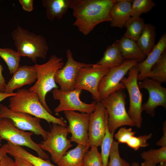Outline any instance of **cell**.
<instances>
[{
	"label": "cell",
	"instance_id": "6da1fadb",
	"mask_svg": "<svg viewBox=\"0 0 166 166\" xmlns=\"http://www.w3.org/2000/svg\"><path fill=\"white\" fill-rule=\"evenodd\" d=\"M116 2V0H70L69 8L76 19L73 25L88 35L99 24L110 22V11Z\"/></svg>",
	"mask_w": 166,
	"mask_h": 166
},
{
	"label": "cell",
	"instance_id": "7a4b0ae2",
	"mask_svg": "<svg viewBox=\"0 0 166 166\" xmlns=\"http://www.w3.org/2000/svg\"><path fill=\"white\" fill-rule=\"evenodd\" d=\"M8 108L15 112L26 113L44 119L49 123L67 126L64 119L56 117L49 112L40 102L38 95L29 89H18L15 95L10 97Z\"/></svg>",
	"mask_w": 166,
	"mask_h": 166
},
{
	"label": "cell",
	"instance_id": "3957f363",
	"mask_svg": "<svg viewBox=\"0 0 166 166\" xmlns=\"http://www.w3.org/2000/svg\"><path fill=\"white\" fill-rule=\"evenodd\" d=\"M64 65L62 57L53 54L45 63L36 64L34 65L37 72V77L35 84L29 89L38 95L43 107L51 114L53 113L46 103V96L47 93L52 89L58 88L55 81V76L57 71Z\"/></svg>",
	"mask_w": 166,
	"mask_h": 166
},
{
	"label": "cell",
	"instance_id": "277c9868",
	"mask_svg": "<svg viewBox=\"0 0 166 166\" xmlns=\"http://www.w3.org/2000/svg\"><path fill=\"white\" fill-rule=\"evenodd\" d=\"M11 36L20 57H27L36 63L38 58H46L49 47L45 38L41 35L18 25L12 32Z\"/></svg>",
	"mask_w": 166,
	"mask_h": 166
},
{
	"label": "cell",
	"instance_id": "5b68a950",
	"mask_svg": "<svg viewBox=\"0 0 166 166\" xmlns=\"http://www.w3.org/2000/svg\"><path fill=\"white\" fill-rule=\"evenodd\" d=\"M126 97L123 89H121L101 101L108 112V127L111 133L114 134L118 128L124 126H134L126 110Z\"/></svg>",
	"mask_w": 166,
	"mask_h": 166
},
{
	"label": "cell",
	"instance_id": "8992f818",
	"mask_svg": "<svg viewBox=\"0 0 166 166\" xmlns=\"http://www.w3.org/2000/svg\"><path fill=\"white\" fill-rule=\"evenodd\" d=\"M32 132H26L17 128L13 121L6 118H0V136L11 143L20 146H25L35 151L38 156L45 160L49 156L41 148L40 144L31 138Z\"/></svg>",
	"mask_w": 166,
	"mask_h": 166
},
{
	"label": "cell",
	"instance_id": "52a82bcc",
	"mask_svg": "<svg viewBox=\"0 0 166 166\" xmlns=\"http://www.w3.org/2000/svg\"><path fill=\"white\" fill-rule=\"evenodd\" d=\"M138 73L136 65L134 66L129 69L128 77H124L121 82L124 85L129 95V107L128 114L134 126L140 128L143 120L141 116L143 95L138 86Z\"/></svg>",
	"mask_w": 166,
	"mask_h": 166
},
{
	"label": "cell",
	"instance_id": "ba28073f",
	"mask_svg": "<svg viewBox=\"0 0 166 166\" xmlns=\"http://www.w3.org/2000/svg\"><path fill=\"white\" fill-rule=\"evenodd\" d=\"M67 127L56 123H53L50 131L48 132L46 138L40 144L43 151L50 154L53 162L57 164L66 151L73 146L70 139Z\"/></svg>",
	"mask_w": 166,
	"mask_h": 166
},
{
	"label": "cell",
	"instance_id": "9c48e42d",
	"mask_svg": "<svg viewBox=\"0 0 166 166\" xmlns=\"http://www.w3.org/2000/svg\"><path fill=\"white\" fill-rule=\"evenodd\" d=\"M138 63L135 60H125L120 65L109 69L108 73L100 81L98 90L101 101L112 93L125 88L121 82L122 78L132 67Z\"/></svg>",
	"mask_w": 166,
	"mask_h": 166
},
{
	"label": "cell",
	"instance_id": "30bf717a",
	"mask_svg": "<svg viewBox=\"0 0 166 166\" xmlns=\"http://www.w3.org/2000/svg\"><path fill=\"white\" fill-rule=\"evenodd\" d=\"M109 69L95 64H89L79 71L74 85V89L85 90L91 93L93 99L101 101L98 90L99 83Z\"/></svg>",
	"mask_w": 166,
	"mask_h": 166
},
{
	"label": "cell",
	"instance_id": "8fae6325",
	"mask_svg": "<svg viewBox=\"0 0 166 166\" xmlns=\"http://www.w3.org/2000/svg\"><path fill=\"white\" fill-rule=\"evenodd\" d=\"M82 90L74 89L64 91L58 88L54 89L52 94L55 100H58L59 104L54 109V112L58 113L67 111H78L82 113L90 114L95 110L97 102L94 101L90 104L82 101L80 96Z\"/></svg>",
	"mask_w": 166,
	"mask_h": 166
},
{
	"label": "cell",
	"instance_id": "7c38bea8",
	"mask_svg": "<svg viewBox=\"0 0 166 166\" xmlns=\"http://www.w3.org/2000/svg\"><path fill=\"white\" fill-rule=\"evenodd\" d=\"M0 118L10 119L18 128L23 131H29L37 135H41L44 140L47 137L48 132L41 126V119L30 114L13 111L6 106L1 104Z\"/></svg>",
	"mask_w": 166,
	"mask_h": 166
},
{
	"label": "cell",
	"instance_id": "4fadbf2b",
	"mask_svg": "<svg viewBox=\"0 0 166 166\" xmlns=\"http://www.w3.org/2000/svg\"><path fill=\"white\" fill-rule=\"evenodd\" d=\"M108 113L101 101L97 102L95 111L90 114L88 127V143L89 148L101 146L104 138Z\"/></svg>",
	"mask_w": 166,
	"mask_h": 166
},
{
	"label": "cell",
	"instance_id": "5bb4252c",
	"mask_svg": "<svg viewBox=\"0 0 166 166\" xmlns=\"http://www.w3.org/2000/svg\"><path fill=\"white\" fill-rule=\"evenodd\" d=\"M140 89H146L149 93L147 101L142 104V110L152 117L155 115V109L159 106L166 108V88L159 82L147 78L138 83Z\"/></svg>",
	"mask_w": 166,
	"mask_h": 166
},
{
	"label": "cell",
	"instance_id": "9a60e30c",
	"mask_svg": "<svg viewBox=\"0 0 166 166\" xmlns=\"http://www.w3.org/2000/svg\"><path fill=\"white\" fill-rule=\"evenodd\" d=\"M69 124L67 127L71 134L70 140L77 144L88 145V127L90 114L79 113L74 111H64Z\"/></svg>",
	"mask_w": 166,
	"mask_h": 166
},
{
	"label": "cell",
	"instance_id": "2e32d148",
	"mask_svg": "<svg viewBox=\"0 0 166 166\" xmlns=\"http://www.w3.org/2000/svg\"><path fill=\"white\" fill-rule=\"evenodd\" d=\"M67 61L65 65L56 72L54 77L56 83H58L60 89L64 91L74 89L75 81L80 70L89 64L75 60L71 50L66 51Z\"/></svg>",
	"mask_w": 166,
	"mask_h": 166
},
{
	"label": "cell",
	"instance_id": "e0dca14e",
	"mask_svg": "<svg viewBox=\"0 0 166 166\" xmlns=\"http://www.w3.org/2000/svg\"><path fill=\"white\" fill-rule=\"evenodd\" d=\"M37 77V72L34 65H25L20 66L6 84L4 93H13L16 89L32 84L36 81Z\"/></svg>",
	"mask_w": 166,
	"mask_h": 166
},
{
	"label": "cell",
	"instance_id": "ac0fdd59",
	"mask_svg": "<svg viewBox=\"0 0 166 166\" xmlns=\"http://www.w3.org/2000/svg\"><path fill=\"white\" fill-rule=\"evenodd\" d=\"M166 34L164 33L160 37L158 42L155 45L145 60L136 65L138 73V81H141L148 77L152 67L166 50Z\"/></svg>",
	"mask_w": 166,
	"mask_h": 166
},
{
	"label": "cell",
	"instance_id": "d6986e66",
	"mask_svg": "<svg viewBox=\"0 0 166 166\" xmlns=\"http://www.w3.org/2000/svg\"><path fill=\"white\" fill-rule=\"evenodd\" d=\"M110 11V26L122 28L131 16L132 0H116Z\"/></svg>",
	"mask_w": 166,
	"mask_h": 166
},
{
	"label": "cell",
	"instance_id": "ffe728a7",
	"mask_svg": "<svg viewBox=\"0 0 166 166\" xmlns=\"http://www.w3.org/2000/svg\"><path fill=\"white\" fill-rule=\"evenodd\" d=\"M117 41L119 48L125 60H135L140 63L146 58V56L135 41L124 36Z\"/></svg>",
	"mask_w": 166,
	"mask_h": 166
},
{
	"label": "cell",
	"instance_id": "44dd1931",
	"mask_svg": "<svg viewBox=\"0 0 166 166\" xmlns=\"http://www.w3.org/2000/svg\"><path fill=\"white\" fill-rule=\"evenodd\" d=\"M124 60L117 40L112 45L107 46L102 58L95 64L110 69L120 65Z\"/></svg>",
	"mask_w": 166,
	"mask_h": 166
},
{
	"label": "cell",
	"instance_id": "7402d4cb",
	"mask_svg": "<svg viewBox=\"0 0 166 166\" xmlns=\"http://www.w3.org/2000/svg\"><path fill=\"white\" fill-rule=\"evenodd\" d=\"M46 16L49 20H61L69 8L70 0H42Z\"/></svg>",
	"mask_w": 166,
	"mask_h": 166
},
{
	"label": "cell",
	"instance_id": "603a6c76",
	"mask_svg": "<svg viewBox=\"0 0 166 166\" xmlns=\"http://www.w3.org/2000/svg\"><path fill=\"white\" fill-rule=\"evenodd\" d=\"M89 148L88 145L78 144L66 152L56 164L57 166H82L84 156Z\"/></svg>",
	"mask_w": 166,
	"mask_h": 166
},
{
	"label": "cell",
	"instance_id": "cb8c5ba5",
	"mask_svg": "<svg viewBox=\"0 0 166 166\" xmlns=\"http://www.w3.org/2000/svg\"><path fill=\"white\" fill-rule=\"evenodd\" d=\"M7 144L9 148L8 154L12 157L16 156L21 157L34 166H57L52 164L49 159L45 160L34 155L21 146L14 144L9 142H7Z\"/></svg>",
	"mask_w": 166,
	"mask_h": 166
},
{
	"label": "cell",
	"instance_id": "d4e9b609",
	"mask_svg": "<svg viewBox=\"0 0 166 166\" xmlns=\"http://www.w3.org/2000/svg\"><path fill=\"white\" fill-rule=\"evenodd\" d=\"M155 27L150 24H145L144 28L136 43L146 56L150 53L155 45Z\"/></svg>",
	"mask_w": 166,
	"mask_h": 166
},
{
	"label": "cell",
	"instance_id": "484cf974",
	"mask_svg": "<svg viewBox=\"0 0 166 166\" xmlns=\"http://www.w3.org/2000/svg\"><path fill=\"white\" fill-rule=\"evenodd\" d=\"M145 24L144 19L140 17H131L124 25L126 30L123 36L136 42L142 33Z\"/></svg>",
	"mask_w": 166,
	"mask_h": 166
},
{
	"label": "cell",
	"instance_id": "4316f807",
	"mask_svg": "<svg viewBox=\"0 0 166 166\" xmlns=\"http://www.w3.org/2000/svg\"><path fill=\"white\" fill-rule=\"evenodd\" d=\"M0 57L6 64L10 74H14L20 67L21 57L17 51L10 48L0 47Z\"/></svg>",
	"mask_w": 166,
	"mask_h": 166
},
{
	"label": "cell",
	"instance_id": "83f0119b",
	"mask_svg": "<svg viewBox=\"0 0 166 166\" xmlns=\"http://www.w3.org/2000/svg\"><path fill=\"white\" fill-rule=\"evenodd\" d=\"M160 83L166 82V51L165 50L152 67L148 77Z\"/></svg>",
	"mask_w": 166,
	"mask_h": 166
},
{
	"label": "cell",
	"instance_id": "f1b7e54d",
	"mask_svg": "<svg viewBox=\"0 0 166 166\" xmlns=\"http://www.w3.org/2000/svg\"><path fill=\"white\" fill-rule=\"evenodd\" d=\"M140 156L144 161L156 165L157 164L166 162V147L143 151Z\"/></svg>",
	"mask_w": 166,
	"mask_h": 166
},
{
	"label": "cell",
	"instance_id": "f546056e",
	"mask_svg": "<svg viewBox=\"0 0 166 166\" xmlns=\"http://www.w3.org/2000/svg\"><path fill=\"white\" fill-rule=\"evenodd\" d=\"M108 122L106 125L105 134L101 145L100 153L103 166H107L110 151L113 141L114 134L110 132L108 127Z\"/></svg>",
	"mask_w": 166,
	"mask_h": 166
},
{
	"label": "cell",
	"instance_id": "4dcf8cb0",
	"mask_svg": "<svg viewBox=\"0 0 166 166\" xmlns=\"http://www.w3.org/2000/svg\"><path fill=\"white\" fill-rule=\"evenodd\" d=\"M156 5L152 0H132L131 6V16L140 17L144 13H147Z\"/></svg>",
	"mask_w": 166,
	"mask_h": 166
},
{
	"label": "cell",
	"instance_id": "1f68e13d",
	"mask_svg": "<svg viewBox=\"0 0 166 166\" xmlns=\"http://www.w3.org/2000/svg\"><path fill=\"white\" fill-rule=\"evenodd\" d=\"M82 166H103L98 147L92 146L85 153Z\"/></svg>",
	"mask_w": 166,
	"mask_h": 166
},
{
	"label": "cell",
	"instance_id": "d6a6232c",
	"mask_svg": "<svg viewBox=\"0 0 166 166\" xmlns=\"http://www.w3.org/2000/svg\"><path fill=\"white\" fill-rule=\"evenodd\" d=\"M119 143L113 140L112 144L109 154V160L107 166H131L130 164L120 156Z\"/></svg>",
	"mask_w": 166,
	"mask_h": 166
},
{
	"label": "cell",
	"instance_id": "836d02e7",
	"mask_svg": "<svg viewBox=\"0 0 166 166\" xmlns=\"http://www.w3.org/2000/svg\"><path fill=\"white\" fill-rule=\"evenodd\" d=\"M152 134L150 133L148 134L139 136H132L128 141L126 144L130 148L135 151H137L140 148L145 147L149 144L147 141L152 137Z\"/></svg>",
	"mask_w": 166,
	"mask_h": 166
},
{
	"label": "cell",
	"instance_id": "e575fe53",
	"mask_svg": "<svg viewBox=\"0 0 166 166\" xmlns=\"http://www.w3.org/2000/svg\"><path fill=\"white\" fill-rule=\"evenodd\" d=\"M136 132L132 131L131 128H126L125 127H121L114 137L119 143L126 144L132 136H135Z\"/></svg>",
	"mask_w": 166,
	"mask_h": 166
},
{
	"label": "cell",
	"instance_id": "d590c367",
	"mask_svg": "<svg viewBox=\"0 0 166 166\" xmlns=\"http://www.w3.org/2000/svg\"><path fill=\"white\" fill-rule=\"evenodd\" d=\"M14 161L12 166H34L24 159L18 156H14Z\"/></svg>",
	"mask_w": 166,
	"mask_h": 166
},
{
	"label": "cell",
	"instance_id": "8d00e7d4",
	"mask_svg": "<svg viewBox=\"0 0 166 166\" xmlns=\"http://www.w3.org/2000/svg\"><path fill=\"white\" fill-rule=\"evenodd\" d=\"M23 10L30 12L33 10V0H19Z\"/></svg>",
	"mask_w": 166,
	"mask_h": 166
},
{
	"label": "cell",
	"instance_id": "74e56055",
	"mask_svg": "<svg viewBox=\"0 0 166 166\" xmlns=\"http://www.w3.org/2000/svg\"><path fill=\"white\" fill-rule=\"evenodd\" d=\"M163 135L156 142L157 145L162 147H166V122L165 121L163 124Z\"/></svg>",
	"mask_w": 166,
	"mask_h": 166
},
{
	"label": "cell",
	"instance_id": "f35d334b",
	"mask_svg": "<svg viewBox=\"0 0 166 166\" xmlns=\"http://www.w3.org/2000/svg\"><path fill=\"white\" fill-rule=\"evenodd\" d=\"M3 70L2 65L0 64V93H4L6 85V81L2 74Z\"/></svg>",
	"mask_w": 166,
	"mask_h": 166
},
{
	"label": "cell",
	"instance_id": "ab89813d",
	"mask_svg": "<svg viewBox=\"0 0 166 166\" xmlns=\"http://www.w3.org/2000/svg\"><path fill=\"white\" fill-rule=\"evenodd\" d=\"M14 160L7 155L0 162V166H12Z\"/></svg>",
	"mask_w": 166,
	"mask_h": 166
},
{
	"label": "cell",
	"instance_id": "60d3db41",
	"mask_svg": "<svg viewBox=\"0 0 166 166\" xmlns=\"http://www.w3.org/2000/svg\"><path fill=\"white\" fill-rule=\"evenodd\" d=\"M9 151V148L8 144L7 143L3 145L0 148V162L8 153Z\"/></svg>",
	"mask_w": 166,
	"mask_h": 166
},
{
	"label": "cell",
	"instance_id": "b9f144b4",
	"mask_svg": "<svg viewBox=\"0 0 166 166\" xmlns=\"http://www.w3.org/2000/svg\"><path fill=\"white\" fill-rule=\"evenodd\" d=\"M16 94V93H0V102L5 99L14 96Z\"/></svg>",
	"mask_w": 166,
	"mask_h": 166
},
{
	"label": "cell",
	"instance_id": "7bdbcfd3",
	"mask_svg": "<svg viewBox=\"0 0 166 166\" xmlns=\"http://www.w3.org/2000/svg\"><path fill=\"white\" fill-rule=\"evenodd\" d=\"M156 165L146 163L144 161L142 162L140 166H156Z\"/></svg>",
	"mask_w": 166,
	"mask_h": 166
},
{
	"label": "cell",
	"instance_id": "ee69618b",
	"mask_svg": "<svg viewBox=\"0 0 166 166\" xmlns=\"http://www.w3.org/2000/svg\"><path fill=\"white\" fill-rule=\"evenodd\" d=\"M131 166H140L139 164L137 162H134L131 164Z\"/></svg>",
	"mask_w": 166,
	"mask_h": 166
},
{
	"label": "cell",
	"instance_id": "f6af8a7d",
	"mask_svg": "<svg viewBox=\"0 0 166 166\" xmlns=\"http://www.w3.org/2000/svg\"><path fill=\"white\" fill-rule=\"evenodd\" d=\"M158 166H166V162L160 163Z\"/></svg>",
	"mask_w": 166,
	"mask_h": 166
},
{
	"label": "cell",
	"instance_id": "bcb514c9",
	"mask_svg": "<svg viewBox=\"0 0 166 166\" xmlns=\"http://www.w3.org/2000/svg\"><path fill=\"white\" fill-rule=\"evenodd\" d=\"M2 139L1 137L0 136V146L1 145V141H2Z\"/></svg>",
	"mask_w": 166,
	"mask_h": 166
}]
</instances>
